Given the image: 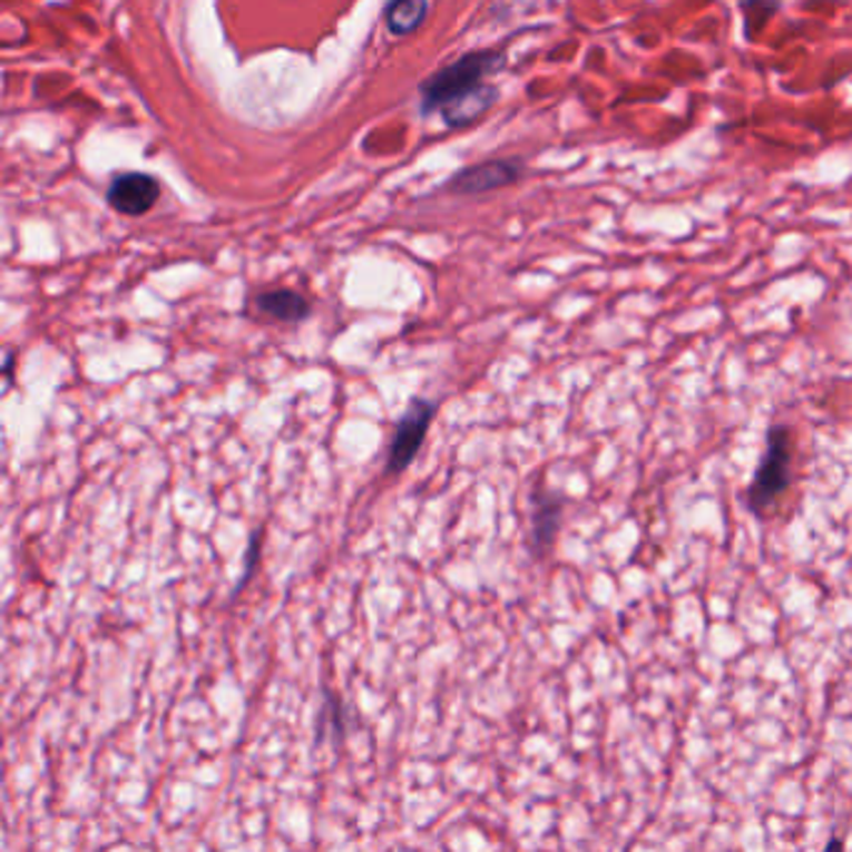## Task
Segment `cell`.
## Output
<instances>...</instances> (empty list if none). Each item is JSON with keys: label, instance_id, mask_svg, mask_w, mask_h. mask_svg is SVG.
<instances>
[{"label": "cell", "instance_id": "cell-1", "mask_svg": "<svg viewBox=\"0 0 852 852\" xmlns=\"http://www.w3.org/2000/svg\"><path fill=\"white\" fill-rule=\"evenodd\" d=\"M500 56L490 53V50H480V53H468L453 66L443 70L428 80L423 86V108L425 110H443L450 102L463 98L473 90L486 86V78L498 68Z\"/></svg>", "mask_w": 852, "mask_h": 852}, {"label": "cell", "instance_id": "cell-2", "mask_svg": "<svg viewBox=\"0 0 852 852\" xmlns=\"http://www.w3.org/2000/svg\"><path fill=\"white\" fill-rule=\"evenodd\" d=\"M790 428L775 425L767 433V448L765 456L760 460L757 473L747 488V506L755 512H763L765 508L773 506L780 492L787 488L790 482Z\"/></svg>", "mask_w": 852, "mask_h": 852}, {"label": "cell", "instance_id": "cell-3", "mask_svg": "<svg viewBox=\"0 0 852 852\" xmlns=\"http://www.w3.org/2000/svg\"><path fill=\"white\" fill-rule=\"evenodd\" d=\"M438 413V403L428 398H415L413 403L408 405L403 418L398 420L393 440H390L388 448V460H385V473L388 476H398L408 470V466L413 463L415 456L420 453V445H423L425 433L433 418Z\"/></svg>", "mask_w": 852, "mask_h": 852}, {"label": "cell", "instance_id": "cell-4", "mask_svg": "<svg viewBox=\"0 0 852 852\" xmlns=\"http://www.w3.org/2000/svg\"><path fill=\"white\" fill-rule=\"evenodd\" d=\"M160 198V186L146 173H126L110 183L108 203L112 210L123 215H143L148 213Z\"/></svg>", "mask_w": 852, "mask_h": 852}, {"label": "cell", "instance_id": "cell-5", "mask_svg": "<svg viewBox=\"0 0 852 852\" xmlns=\"http://www.w3.org/2000/svg\"><path fill=\"white\" fill-rule=\"evenodd\" d=\"M518 176H520V166L516 160H490V163H480V166L460 170L458 176L450 180V190L466 193V195L488 193L500 186H508V183L518 180Z\"/></svg>", "mask_w": 852, "mask_h": 852}, {"label": "cell", "instance_id": "cell-6", "mask_svg": "<svg viewBox=\"0 0 852 852\" xmlns=\"http://www.w3.org/2000/svg\"><path fill=\"white\" fill-rule=\"evenodd\" d=\"M562 518V498L556 492H536L532 496V528H530V546L536 556H542L556 540Z\"/></svg>", "mask_w": 852, "mask_h": 852}, {"label": "cell", "instance_id": "cell-7", "mask_svg": "<svg viewBox=\"0 0 852 852\" xmlns=\"http://www.w3.org/2000/svg\"><path fill=\"white\" fill-rule=\"evenodd\" d=\"M255 305H258V311L263 315H268V317H273V321H281V323H301L313 311L305 295L295 293V291H287V287L261 293Z\"/></svg>", "mask_w": 852, "mask_h": 852}, {"label": "cell", "instance_id": "cell-8", "mask_svg": "<svg viewBox=\"0 0 852 852\" xmlns=\"http://www.w3.org/2000/svg\"><path fill=\"white\" fill-rule=\"evenodd\" d=\"M496 88L492 86H482L478 90H473V94H468L463 98H458L456 102H450V106L443 108V118L448 126H470V123L478 120L482 112H486L490 108V102L496 100Z\"/></svg>", "mask_w": 852, "mask_h": 852}, {"label": "cell", "instance_id": "cell-9", "mask_svg": "<svg viewBox=\"0 0 852 852\" xmlns=\"http://www.w3.org/2000/svg\"><path fill=\"white\" fill-rule=\"evenodd\" d=\"M428 16V0H390L385 10V23L390 33L410 36L415 33Z\"/></svg>", "mask_w": 852, "mask_h": 852}, {"label": "cell", "instance_id": "cell-10", "mask_svg": "<svg viewBox=\"0 0 852 852\" xmlns=\"http://www.w3.org/2000/svg\"><path fill=\"white\" fill-rule=\"evenodd\" d=\"M321 737L331 733L335 741H341L343 733H345V713H343V703L337 701V697L333 693H325V705L321 711Z\"/></svg>", "mask_w": 852, "mask_h": 852}, {"label": "cell", "instance_id": "cell-11", "mask_svg": "<svg viewBox=\"0 0 852 852\" xmlns=\"http://www.w3.org/2000/svg\"><path fill=\"white\" fill-rule=\"evenodd\" d=\"M261 542H263V530H253V536H251V540H248V548H245L243 575H241V580L235 582L233 598H235V595H238V593L245 588V585H248V580L253 578L255 566H258V560H261Z\"/></svg>", "mask_w": 852, "mask_h": 852}, {"label": "cell", "instance_id": "cell-12", "mask_svg": "<svg viewBox=\"0 0 852 852\" xmlns=\"http://www.w3.org/2000/svg\"><path fill=\"white\" fill-rule=\"evenodd\" d=\"M3 373H6V380H8V385H10V378H13V353H8V355H6Z\"/></svg>", "mask_w": 852, "mask_h": 852}]
</instances>
